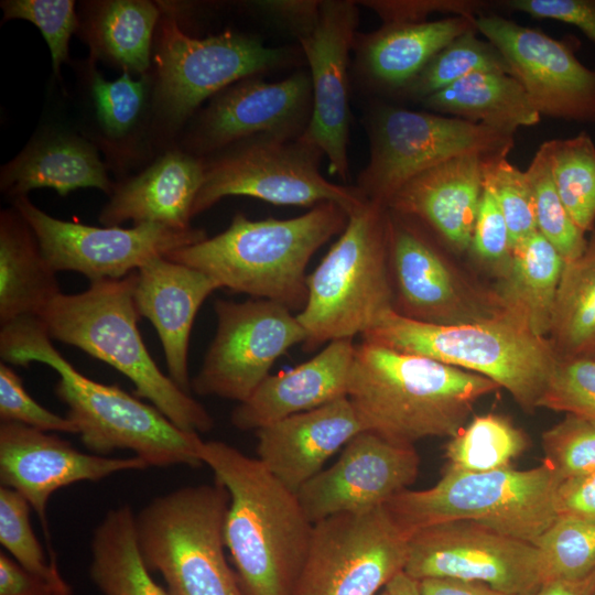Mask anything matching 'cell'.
<instances>
[{
  "label": "cell",
  "instance_id": "ab89813d",
  "mask_svg": "<svg viewBox=\"0 0 595 595\" xmlns=\"http://www.w3.org/2000/svg\"><path fill=\"white\" fill-rule=\"evenodd\" d=\"M543 583L572 581L595 571V524L571 517H556L534 543Z\"/></svg>",
  "mask_w": 595,
  "mask_h": 595
},
{
  "label": "cell",
  "instance_id": "816d5d0a",
  "mask_svg": "<svg viewBox=\"0 0 595 595\" xmlns=\"http://www.w3.org/2000/svg\"><path fill=\"white\" fill-rule=\"evenodd\" d=\"M558 517H571L595 524V472L564 479L555 495Z\"/></svg>",
  "mask_w": 595,
  "mask_h": 595
},
{
  "label": "cell",
  "instance_id": "f6af8a7d",
  "mask_svg": "<svg viewBox=\"0 0 595 595\" xmlns=\"http://www.w3.org/2000/svg\"><path fill=\"white\" fill-rule=\"evenodd\" d=\"M484 181L491 188L509 230L511 249L538 231L532 195L524 171L507 156L488 161Z\"/></svg>",
  "mask_w": 595,
  "mask_h": 595
},
{
  "label": "cell",
  "instance_id": "8fae6325",
  "mask_svg": "<svg viewBox=\"0 0 595 595\" xmlns=\"http://www.w3.org/2000/svg\"><path fill=\"white\" fill-rule=\"evenodd\" d=\"M370 156L356 187L386 206L416 174L465 154L507 156L515 132L435 112L390 105L371 108L364 119Z\"/></svg>",
  "mask_w": 595,
  "mask_h": 595
},
{
  "label": "cell",
  "instance_id": "5bb4252c",
  "mask_svg": "<svg viewBox=\"0 0 595 595\" xmlns=\"http://www.w3.org/2000/svg\"><path fill=\"white\" fill-rule=\"evenodd\" d=\"M216 333L191 388L199 396L247 400L292 346L304 343L303 326L286 306L263 299L217 300Z\"/></svg>",
  "mask_w": 595,
  "mask_h": 595
},
{
  "label": "cell",
  "instance_id": "f546056e",
  "mask_svg": "<svg viewBox=\"0 0 595 595\" xmlns=\"http://www.w3.org/2000/svg\"><path fill=\"white\" fill-rule=\"evenodd\" d=\"M564 263L539 231L515 246L491 290L504 314L548 338Z\"/></svg>",
  "mask_w": 595,
  "mask_h": 595
},
{
  "label": "cell",
  "instance_id": "6f0895ef",
  "mask_svg": "<svg viewBox=\"0 0 595 595\" xmlns=\"http://www.w3.org/2000/svg\"><path fill=\"white\" fill-rule=\"evenodd\" d=\"M386 588L391 595H421L418 582L404 572L398 574Z\"/></svg>",
  "mask_w": 595,
  "mask_h": 595
},
{
  "label": "cell",
  "instance_id": "7a4b0ae2",
  "mask_svg": "<svg viewBox=\"0 0 595 595\" xmlns=\"http://www.w3.org/2000/svg\"><path fill=\"white\" fill-rule=\"evenodd\" d=\"M497 389L478 374L361 340L355 347L347 398L364 431L414 446L426 437H452L477 401Z\"/></svg>",
  "mask_w": 595,
  "mask_h": 595
},
{
  "label": "cell",
  "instance_id": "d4e9b609",
  "mask_svg": "<svg viewBox=\"0 0 595 595\" xmlns=\"http://www.w3.org/2000/svg\"><path fill=\"white\" fill-rule=\"evenodd\" d=\"M363 430L347 397L301 412L256 431L260 462L298 491Z\"/></svg>",
  "mask_w": 595,
  "mask_h": 595
},
{
  "label": "cell",
  "instance_id": "ac0fdd59",
  "mask_svg": "<svg viewBox=\"0 0 595 595\" xmlns=\"http://www.w3.org/2000/svg\"><path fill=\"white\" fill-rule=\"evenodd\" d=\"M475 25L502 54L541 116L595 123V68L578 61L572 41L493 13L477 15Z\"/></svg>",
  "mask_w": 595,
  "mask_h": 595
},
{
  "label": "cell",
  "instance_id": "680465c9",
  "mask_svg": "<svg viewBox=\"0 0 595 595\" xmlns=\"http://www.w3.org/2000/svg\"><path fill=\"white\" fill-rule=\"evenodd\" d=\"M379 595H391L387 588H385Z\"/></svg>",
  "mask_w": 595,
  "mask_h": 595
},
{
  "label": "cell",
  "instance_id": "484cf974",
  "mask_svg": "<svg viewBox=\"0 0 595 595\" xmlns=\"http://www.w3.org/2000/svg\"><path fill=\"white\" fill-rule=\"evenodd\" d=\"M356 344L353 338L329 342L307 361L269 375L231 412L240 431H257L288 416L347 397Z\"/></svg>",
  "mask_w": 595,
  "mask_h": 595
},
{
  "label": "cell",
  "instance_id": "1f68e13d",
  "mask_svg": "<svg viewBox=\"0 0 595 595\" xmlns=\"http://www.w3.org/2000/svg\"><path fill=\"white\" fill-rule=\"evenodd\" d=\"M426 109L515 132L534 126L541 115L510 74L477 72L420 101Z\"/></svg>",
  "mask_w": 595,
  "mask_h": 595
},
{
  "label": "cell",
  "instance_id": "5b68a950",
  "mask_svg": "<svg viewBox=\"0 0 595 595\" xmlns=\"http://www.w3.org/2000/svg\"><path fill=\"white\" fill-rule=\"evenodd\" d=\"M136 271L117 280L90 282L76 294H58L36 316L52 339L75 346L129 378L138 397L149 400L180 429L206 433L209 412L165 376L140 332L133 289Z\"/></svg>",
  "mask_w": 595,
  "mask_h": 595
},
{
  "label": "cell",
  "instance_id": "277c9868",
  "mask_svg": "<svg viewBox=\"0 0 595 595\" xmlns=\"http://www.w3.org/2000/svg\"><path fill=\"white\" fill-rule=\"evenodd\" d=\"M348 218V213L332 202L289 219L251 220L236 214L223 232L171 251L165 258L204 272L220 288L300 312L307 299L311 258L345 229Z\"/></svg>",
  "mask_w": 595,
  "mask_h": 595
},
{
  "label": "cell",
  "instance_id": "83f0119b",
  "mask_svg": "<svg viewBox=\"0 0 595 595\" xmlns=\"http://www.w3.org/2000/svg\"><path fill=\"white\" fill-rule=\"evenodd\" d=\"M475 30V18L453 15L357 32L353 46L355 68L370 88L401 95L442 48Z\"/></svg>",
  "mask_w": 595,
  "mask_h": 595
},
{
  "label": "cell",
  "instance_id": "d6986e66",
  "mask_svg": "<svg viewBox=\"0 0 595 595\" xmlns=\"http://www.w3.org/2000/svg\"><path fill=\"white\" fill-rule=\"evenodd\" d=\"M358 2L323 0L314 28L298 39L310 67L313 108L300 140L328 160V171L346 180L349 171V52L359 23Z\"/></svg>",
  "mask_w": 595,
  "mask_h": 595
},
{
  "label": "cell",
  "instance_id": "91938a15",
  "mask_svg": "<svg viewBox=\"0 0 595 595\" xmlns=\"http://www.w3.org/2000/svg\"><path fill=\"white\" fill-rule=\"evenodd\" d=\"M592 595H595V584H594V587H593Z\"/></svg>",
  "mask_w": 595,
  "mask_h": 595
},
{
  "label": "cell",
  "instance_id": "d590c367",
  "mask_svg": "<svg viewBox=\"0 0 595 595\" xmlns=\"http://www.w3.org/2000/svg\"><path fill=\"white\" fill-rule=\"evenodd\" d=\"M528 446L527 434L508 418L475 415L446 443L444 470L482 473L511 467Z\"/></svg>",
  "mask_w": 595,
  "mask_h": 595
},
{
  "label": "cell",
  "instance_id": "603a6c76",
  "mask_svg": "<svg viewBox=\"0 0 595 595\" xmlns=\"http://www.w3.org/2000/svg\"><path fill=\"white\" fill-rule=\"evenodd\" d=\"M498 156L465 154L432 166L401 185L387 209L432 230L454 251L469 249L485 169Z\"/></svg>",
  "mask_w": 595,
  "mask_h": 595
},
{
  "label": "cell",
  "instance_id": "30bf717a",
  "mask_svg": "<svg viewBox=\"0 0 595 595\" xmlns=\"http://www.w3.org/2000/svg\"><path fill=\"white\" fill-rule=\"evenodd\" d=\"M291 58L290 50L251 35L226 31L198 39L185 34L174 17L160 19L152 86L156 128L174 133L207 98Z\"/></svg>",
  "mask_w": 595,
  "mask_h": 595
},
{
  "label": "cell",
  "instance_id": "9c48e42d",
  "mask_svg": "<svg viewBox=\"0 0 595 595\" xmlns=\"http://www.w3.org/2000/svg\"><path fill=\"white\" fill-rule=\"evenodd\" d=\"M229 494L217 480L159 496L134 519L142 559L170 595H244L225 554Z\"/></svg>",
  "mask_w": 595,
  "mask_h": 595
},
{
  "label": "cell",
  "instance_id": "6da1fadb",
  "mask_svg": "<svg viewBox=\"0 0 595 595\" xmlns=\"http://www.w3.org/2000/svg\"><path fill=\"white\" fill-rule=\"evenodd\" d=\"M0 356L15 366L39 361L60 375L55 394L67 405L66 416L93 454L105 456L128 450L148 466L204 465L199 434L180 429L154 405L117 385L100 383L80 374L56 350L37 316L1 325Z\"/></svg>",
  "mask_w": 595,
  "mask_h": 595
},
{
  "label": "cell",
  "instance_id": "d6a6232c",
  "mask_svg": "<svg viewBox=\"0 0 595 595\" xmlns=\"http://www.w3.org/2000/svg\"><path fill=\"white\" fill-rule=\"evenodd\" d=\"M161 11L147 0L94 2L83 25L94 57L120 66L123 72L148 74L153 33Z\"/></svg>",
  "mask_w": 595,
  "mask_h": 595
},
{
  "label": "cell",
  "instance_id": "cb8c5ba5",
  "mask_svg": "<svg viewBox=\"0 0 595 595\" xmlns=\"http://www.w3.org/2000/svg\"><path fill=\"white\" fill-rule=\"evenodd\" d=\"M220 285L192 267L156 257L136 271L133 299L160 337L169 377L190 393L188 345L203 302Z\"/></svg>",
  "mask_w": 595,
  "mask_h": 595
},
{
  "label": "cell",
  "instance_id": "44dd1931",
  "mask_svg": "<svg viewBox=\"0 0 595 595\" xmlns=\"http://www.w3.org/2000/svg\"><path fill=\"white\" fill-rule=\"evenodd\" d=\"M420 457L414 446L391 443L361 431L343 448L339 458L296 491L310 521L385 506L415 480Z\"/></svg>",
  "mask_w": 595,
  "mask_h": 595
},
{
  "label": "cell",
  "instance_id": "4fadbf2b",
  "mask_svg": "<svg viewBox=\"0 0 595 595\" xmlns=\"http://www.w3.org/2000/svg\"><path fill=\"white\" fill-rule=\"evenodd\" d=\"M409 538L385 506L323 519L291 595H379L404 571Z\"/></svg>",
  "mask_w": 595,
  "mask_h": 595
},
{
  "label": "cell",
  "instance_id": "c3c4849f",
  "mask_svg": "<svg viewBox=\"0 0 595 595\" xmlns=\"http://www.w3.org/2000/svg\"><path fill=\"white\" fill-rule=\"evenodd\" d=\"M469 250L484 262L499 269L511 253L509 230L498 202L484 181Z\"/></svg>",
  "mask_w": 595,
  "mask_h": 595
},
{
  "label": "cell",
  "instance_id": "9f6ffc18",
  "mask_svg": "<svg viewBox=\"0 0 595 595\" xmlns=\"http://www.w3.org/2000/svg\"><path fill=\"white\" fill-rule=\"evenodd\" d=\"M594 584L595 571L578 580L545 582L534 595H592Z\"/></svg>",
  "mask_w": 595,
  "mask_h": 595
},
{
  "label": "cell",
  "instance_id": "2e32d148",
  "mask_svg": "<svg viewBox=\"0 0 595 595\" xmlns=\"http://www.w3.org/2000/svg\"><path fill=\"white\" fill-rule=\"evenodd\" d=\"M13 207L33 230L55 272H79L90 282L122 279L156 257L207 238L202 229L178 230L160 224L120 228L64 221L41 210L26 195L14 198Z\"/></svg>",
  "mask_w": 595,
  "mask_h": 595
},
{
  "label": "cell",
  "instance_id": "f35d334b",
  "mask_svg": "<svg viewBox=\"0 0 595 595\" xmlns=\"http://www.w3.org/2000/svg\"><path fill=\"white\" fill-rule=\"evenodd\" d=\"M149 74L133 79L129 72L115 80L105 79L90 63L87 83L96 122L110 143L126 141L143 119L151 86Z\"/></svg>",
  "mask_w": 595,
  "mask_h": 595
},
{
  "label": "cell",
  "instance_id": "bcb514c9",
  "mask_svg": "<svg viewBox=\"0 0 595 595\" xmlns=\"http://www.w3.org/2000/svg\"><path fill=\"white\" fill-rule=\"evenodd\" d=\"M538 408L595 422V358H559Z\"/></svg>",
  "mask_w": 595,
  "mask_h": 595
},
{
  "label": "cell",
  "instance_id": "52a82bcc",
  "mask_svg": "<svg viewBox=\"0 0 595 595\" xmlns=\"http://www.w3.org/2000/svg\"><path fill=\"white\" fill-rule=\"evenodd\" d=\"M393 309L388 251V209L368 201L349 215L345 229L313 272L307 299L296 314L313 350L371 329Z\"/></svg>",
  "mask_w": 595,
  "mask_h": 595
},
{
  "label": "cell",
  "instance_id": "9a60e30c",
  "mask_svg": "<svg viewBox=\"0 0 595 595\" xmlns=\"http://www.w3.org/2000/svg\"><path fill=\"white\" fill-rule=\"evenodd\" d=\"M403 572L416 582H479L519 595H534L543 584L534 544L472 521H448L411 533Z\"/></svg>",
  "mask_w": 595,
  "mask_h": 595
},
{
  "label": "cell",
  "instance_id": "8d00e7d4",
  "mask_svg": "<svg viewBox=\"0 0 595 595\" xmlns=\"http://www.w3.org/2000/svg\"><path fill=\"white\" fill-rule=\"evenodd\" d=\"M559 196L574 224L595 229V143L586 132L541 144Z\"/></svg>",
  "mask_w": 595,
  "mask_h": 595
},
{
  "label": "cell",
  "instance_id": "7c38bea8",
  "mask_svg": "<svg viewBox=\"0 0 595 595\" xmlns=\"http://www.w3.org/2000/svg\"><path fill=\"white\" fill-rule=\"evenodd\" d=\"M322 152L300 138L252 137L204 160V181L192 218L230 195L249 196L275 205L316 206L332 202L348 215L368 199L356 186L327 181L318 171Z\"/></svg>",
  "mask_w": 595,
  "mask_h": 595
},
{
  "label": "cell",
  "instance_id": "8992f818",
  "mask_svg": "<svg viewBox=\"0 0 595 595\" xmlns=\"http://www.w3.org/2000/svg\"><path fill=\"white\" fill-rule=\"evenodd\" d=\"M361 340L484 376L527 412L538 408L558 360L548 338L506 314L470 324L435 325L390 310Z\"/></svg>",
  "mask_w": 595,
  "mask_h": 595
},
{
  "label": "cell",
  "instance_id": "7402d4cb",
  "mask_svg": "<svg viewBox=\"0 0 595 595\" xmlns=\"http://www.w3.org/2000/svg\"><path fill=\"white\" fill-rule=\"evenodd\" d=\"M147 467L136 456L113 458L87 454L48 432L13 422L0 424L1 486L18 491L28 500L42 522L46 540L50 537L46 506L57 489Z\"/></svg>",
  "mask_w": 595,
  "mask_h": 595
},
{
  "label": "cell",
  "instance_id": "e575fe53",
  "mask_svg": "<svg viewBox=\"0 0 595 595\" xmlns=\"http://www.w3.org/2000/svg\"><path fill=\"white\" fill-rule=\"evenodd\" d=\"M548 339L559 358H595V235L565 262Z\"/></svg>",
  "mask_w": 595,
  "mask_h": 595
},
{
  "label": "cell",
  "instance_id": "f1b7e54d",
  "mask_svg": "<svg viewBox=\"0 0 595 595\" xmlns=\"http://www.w3.org/2000/svg\"><path fill=\"white\" fill-rule=\"evenodd\" d=\"M44 187L66 196L86 187L111 194L115 185L94 144L71 132L50 131L34 137L0 174L1 192L13 199Z\"/></svg>",
  "mask_w": 595,
  "mask_h": 595
},
{
  "label": "cell",
  "instance_id": "3957f363",
  "mask_svg": "<svg viewBox=\"0 0 595 595\" xmlns=\"http://www.w3.org/2000/svg\"><path fill=\"white\" fill-rule=\"evenodd\" d=\"M199 457L229 494L224 537L244 595H291L314 528L298 494L225 442L203 441Z\"/></svg>",
  "mask_w": 595,
  "mask_h": 595
},
{
  "label": "cell",
  "instance_id": "ffe728a7",
  "mask_svg": "<svg viewBox=\"0 0 595 595\" xmlns=\"http://www.w3.org/2000/svg\"><path fill=\"white\" fill-rule=\"evenodd\" d=\"M312 108L310 73L298 72L279 82L249 77L212 98L188 132L186 148L204 158L252 137L298 139Z\"/></svg>",
  "mask_w": 595,
  "mask_h": 595
},
{
  "label": "cell",
  "instance_id": "94428289",
  "mask_svg": "<svg viewBox=\"0 0 595 595\" xmlns=\"http://www.w3.org/2000/svg\"><path fill=\"white\" fill-rule=\"evenodd\" d=\"M592 234H594V235H595V229H594V230L592 231Z\"/></svg>",
  "mask_w": 595,
  "mask_h": 595
},
{
  "label": "cell",
  "instance_id": "60d3db41",
  "mask_svg": "<svg viewBox=\"0 0 595 595\" xmlns=\"http://www.w3.org/2000/svg\"><path fill=\"white\" fill-rule=\"evenodd\" d=\"M524 173L532 195L538 231L558 250L565 262L577 259L585 251L588 240L566 212L541 145Z\"/></svg>",
  "mask_w": 595,
  "mask_h": 595
},
{
  "label": "cell",
  "instance_id": "7bdbcfd3",
  "mask_svg": "<svg viewBox=\"0 0 595 595\" xmlns=\"http://www.w3.org/2000/svg\"><path fill=\"white\" fill-rule=\"evenodd\" d=\"M543 463L561 480L595 472V422L573 414L542 434Z\"/></svg>",
  "mask_w": 595,
  "mask_h": 595
},
{
  "label": "cell",
  "instance_id": "ba28073f",
  "mask_svg": "<svg viewBox=\"0 0 595 595\" xmlns=\"http://www.w3.org/2000/svg\"><path fill=\"white\" fill-rule=\"evenodd\" d=\"M561 478L545 463L531 469L444 470L432 487L404 489L385 507L409 536L448 521H472L534 544L556 519Z\"/></svg>",
  "mask_w": 595,
  "mask_h": 595
},
{
  "label": "cell",
  "instance_id": "b9f144b4",
  "mask_svg": "<svg viewBox=\"0 0 595 595\" xmlns=\"http://www.w3.org/2000/svg\"><path fill=\"white\" fill-rule=\"evenodd\" d=\"M30 504L18 491L0 487V542L7 553L30 572L71 587L56 562L47 561L30 523Z\"/></svg>",
  "mask_w": 595,
  "mask_h": 595
},
{
  "label": "cell",
  "instance_id": "4dcf8cb0",
  "mask_svg": "<svg viewBox=\"0 0 595 595\" xmlns=\"http://www.w3.org/2000/svg\"><path fill=\"white\" fill-rule=\"evenodd\" d=\"M56 273L39 241L13 207L0 214V323L36 316L61 294Z\"/></svg>",
  "mask_w": 595,
  "mask_h": 595
},
{
  "label": "cell",
  "instance_id": "f5cc1de1",
  "mask_svg": "<svg viewBox=\"0 0 595 595\" xmlns=\"http://www.w3.org/2000/svg\"><path fill=\"white\" fill-rule=\"evenodd\" d=\"M0 595H73L71 587H61L30 572L7 553H0Z\"/></svg>",
  "mask_w": 595,
  "mask_h": 595
},
{
  "label": "cell",
  "instance_id": "74e56055",
  "mask_svg": "<svg viewBox=\"0 0 595 595\" xmlns=\"http://www.w3.org/2000/svg\"><path fill=\"white\" fill-rule=\"evenodd\" d=\"M476 33V30L469 31L442 48L401 96L421 101L477 72H502L511 75L499 50L489 41L478 39Z\"/></svg>",
  "mask_w": 595,
  "mask_h": 595
},
{
  "label": "cell",
  "instance_id": "ee69618b",
  "mask_svg": "<svg viewBox=\"0 0 595 595\" xmlns=\"http://www.w3.org/2000/svg\"><path fill=\"white\" fill-rule=\"evenodd\" d=\"M2 21L22 19L34 24L42 33L51 54L56 76L68 58L72 35L80 22L73 0H4L0 4Z\"/></svg>",
  "mask_w": 595,
  "mask_h": 595
},
{
  "label": "cell",
  "instance_id": "7dc6e473",
  "mask_svg": "<svg viewBox=\"0 0 595 595\" xmlns=\"http://www.w3.org/2000/svg\"><path fill=\"white\" fill-rule=\"evenodd\" d=\"M0 419L44 432L77 434L76 425L67 416L55 414L36 402L25 390L21 377L6 363L0 364Z\"/></svg>",
  "mask_w": 595,
  "mask_h": 595
},
{
  "label": "cell",
  "instance_id": "e0dca14e",
  "mask_svg": "<svg viewBox=\"0 0 595 595\" xmlns=\"http://www.w3.org/2000/svg\"><path fill=\"white\" fill-rule=\"evenodd\" d=\"M388 251L393 309L401 315L462 325L504 314L491 290L472 285L414 223L389 210Z\"/></svg>",
  "mask_w": 595,
  "mask_h": 595
},
{
  "label": "cell",
  "instance_id": "f907efd6",
  "mask_svg": "<svg viewBox=\"0 0 595 595\" xmlns=\"http://www.w3.org/2000/svg\"><path fill=\"white\" fill-rule=\"evenodd\" d=\"M501 7L578 28L595 42V0H504Z\"/></svg>",
  "mask_w": 595,
  "mask_h": 595
},
{
  "label": "cell",
  "instance_id": "db71d44e",
  "mask_svg": "<svg viewBox=\"0 0 595 595\" xmlns=\"http://www.w3.org/2000/svg\"><path fill=\"white\" fill-rule=\"evenodd\" d=\"M321 1L269 0L256 7L266 17L288 29L296 39L309 33L317 22Z\"/></svg>",
  "mask_w": 595,
  "mask_h": 595
},
{
  "label": "cell",
  "instance_id": "4316f807",
  "mask_svg": "<svg viewBox=\"0 0 595 595\" xmlns=\"http://www.w3.org/2000/svg\"><path fill=\"white\" fill-rule=\"evenodd\" d=\"M204 181V160L181 150L156 159L143 172L115 186L99 215L105 226L127 220L192 228V208Z\"/></svg>",
  "mask_w": 595,
  "mask_h": 595
},
{
  "label": "cell",
  "instance_id": "836d02e7",
  "mask_svg": "<svg viewBox=\"0 0 595 595\" xmlns=\"http://www.w3.org/2000/svg\"><path fill=\"white\" fill-rule=\"evenodd\" d=\"M129 505L110 509L91 539L89 575L102 595H170L152 577L136 536Z\"/></svg>",
  "mask_w": 595,
  "mask_h": 595
},
{
  "label": "cell",
  "instance_id": "11a10c76",
  "mask_svg": "<svg viewBox=\"0 0 595 595\" xmlns=\"http://www.w3.org/2000/svg\"><path fill=\"white\" fill-rule=\"evenodd\" d=\"M421 595H519L479 582L453 578H425L418 582Z\"/></svg>",
  "mask_w": 595,
  "mask_h": 595
},
{
  "label": "cell",
  "instance_id": "681fc988",
  "mask_svg": "<svg viewBox=\"0 0 595 595\" xmlns=\"http://www.w3.org/2000/svg\"><path fill=\"white\" fill-rule=\"evenodd\" d=\"M359 3L374 10L383 24L424 22L432 12L476 18L489 6L475 0H368Z\"/></svg>",
  "mask_w": 595,
  "mask_h": 595
}]
</instances>
